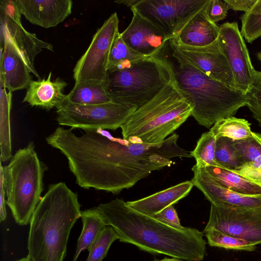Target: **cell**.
Here are the masks:
<instances>
[{"mask_svg": "<svg viewBox=\"0 0 261 261\" xmlns=\"http://www.w3.org/2000/svg\"><path fill=\"white\" fill-rule=\"evenodd\" d=\"M72 129L58 127L46 141L67 158L81 188L117 194L163 167L156 144L114 138L101 128L84 129L80 136Z\"/></svg>", "mask_w": 261, "mask_h": 261, "instance_id": "obj_1", "label": "cell"}, {"mask_svg": "<svg viewBox=\"0 0 261 261\" xmlns=\"http://www.w3.org/2000/svg\"><path fill=\"white\" fill-rule=\"evenodd\" d=\"M97 207L121 242L186 261H201L206 255L203 232L197 229L168 225L133 208L122 199L100 203Z\"/></svg>", "mask_w": 261, "mask_h": 261, "instance_id": "obj_2", "label": "cell"}, {"mask_svg": "<svg viewBox=\"0 0 261 261\" xmlns=\"http://www.w3.org/2000/svg\"><path fill=\"white\" fill-rule=\"evenodd\" d=\"M152 57L166 67L171 78L191 105L192 116L200 125L209 128L246 106L247 94L205 74L181 55L172 39Z\"/></svg>", "mask_w": 261, "mask_h": 261, "instance_id": "obj_3", "label": "cell"}, {"mask_svg": "<svg viewBox=\"0 0 261 261\" xmlns=\"http://www.w3.org/2000/svg\"><path fill=\"white\" fill-rule=\"evenodd\" d=\"M77 195L64 182L50 185L32 215L28 240L31 261H63L70 231L81 217Z\"/></svg>", "mask_w": 261, "mask_h": 261, "instance_id": "obj_4", "label": "cell"}, {"mask_svg": "<svg viewBox=\"0 0 261 261\" xmlns=\"http://www.w3.org/2000/svg\"><path fill=\"white\" fill-rule=\"evenodd\" d=\"M192 111L191 105L171 78L121 127L123 138L147 144L162 142L192 116Z\"/></svg>", "mask_w": 261, "mask_h": 261, "instance_id": "obj_5", "label": "cell"}, {"mask_svg": "<svg viewBox=\"0 0 261 261\" xmlns=\"http://www.w3.org/2000/svg\"><path fill=\"white\" fill-rule=\"evenodd\" d=\"M45 166L39 160L33 142L18 149L3 166L6 204L19 225L30 222L43 190Z\"/></svg>", "mask_w": 261, "mask_h": 261, "instance_id": "obj_6", "label": "cell"}, {"mask_svg": "<svg viewBox=\"0 0 261 261\" xmlns=\"http://www.w3.org/2000/svg\"><path fill=\"white\" fill-rule=\"evenodd\" d=\"M171 80L166 67L153 57L109 70L105 82L112 101L140 108Z\"/></svg>", "mask_w": 261, "mask_h": 261, "instance_id": "obj_7", "label": "cell"}, {"mask_svg": "<svg viewBox=\"0 0 261 261\" xmlns=\"http://www.w3.org/2000/svg\"><path fill=\"white\" fill-rule=\"evenodd\" d=\"M56 109V120L61 125L83 130H115L121 128L137 108L113 101L98 105H81L65 100Z\"/></svg>", "mask_w": 261, "mask_h": 261, "instance_id": "obj_8", "label": "cell"}, {"mask_svg": "<svg viewBox=\"0 0 261 261\" xmlns=\"http://www.w3.org/2000/svg\"><path fill=\"white\" fill-rule=\"evenodd\" d=\"M210 0H123L115 2L134 10L169 39L176 37L186 23Z\"/></svg>", "mask_w": 261, "mask_h": 261, "instance_id": "obj_9", "label": "cell"}, {"mask_svg": "<svg viewBox=\"0 0 261 261\" xmlns=\"http://www.w3.org/2000/svg\"><path fill=\"white\" fill-rule=\"evenodd\" d=\"M118 26L119 19L116 12H114L97 30L89 46L73 68L75 84L105 83L110 51L119 33Z\"/></svg>", "mask_w": 261, "mask_h": 261, "instance_id": "obj_10", "label": "cell"}, {"mask_svg": "<svg viewBox=\"0 0 261 261\" xmlns=\"http://www.w3.org/2000/svg\"><path fill=\"white\" fill-rule=\"evenodd\" d=\"M212 229L256 245L261 244V208L225 207L211 204L204 232Z\"/></svg>", "mask_w": 261, "mask_h": 261, "instance_id": "obj_11", "label": "cell"}, {"mask_svg": "<svg viewBox=\"0 0 261 261\" xmlns=\"http://www.w3.org/2000/svg\"><path fill=\"white\" fill-rule=\"evenodd\" d=\"M218 41L233 73L236 89L247 94L253 82L255 69L238 23L221 24Z\"/></svg>", "mask_w": 261, "mask_h": 261, "instance_id": "obj_12", "label": "cell"}, {"mask_svg": "<svg viewBox=\"0 0 261 261\" xmlns=\"http://www.w3.org/2000/svg\"><path fill=\"white\" fill-rule=\"evenodd\" d=\"M172 39L177 50L187 60L208 76L236 89L233 73L218 39L203 47L178 45Z\"/></svg>", "mask_w": 261, "mask_h": 261, "instance_id": "obj_13", "label": "cell"}, {"mask_svg": "<svg viewBox=\"0 0 261 261\" xmlns=\"http://www.w3.org/2000/svg\"><path fill=\"white\" fill-rule=\"evenodd\" d=\"M192 170L194 176L191 181L211 204L225 207L261 208V195H244L228 190L217 182L204 167L197 164L193 166Z\"/></svg>", "mask_w": 261, "mask_h": 261, "instance_id": "obj_14", "label": "cell"}, {"mask_svg": "<svg viewBox=\"0 0 261 261\" xmlns=\"http://www.w3.org/2000/svg\"><path fill=\"white\" fill-rule=\"evenodd\" d=\"M133 16L126 29L120 33L124 42L133 50L146 57H152L169 40L156 27L131 10Z\"/></svg>", "mask_w": 261, "mask_h": 261, "instance_id": "obj_15", "label": "cell"}, {"mask_svg": "<svg viewBox=\"0 0 261 261\" xmlns=\"http://www.w3.org/2000/svg\"><path fill=\"white\" fill-rule=\"evenodd\" d=\"M1 37V81L10 92L28 88L31 72L22 56L8 36Z\"/></svg>", "mask_w": 261, "mask_h": 261, "instance_id": "obj_16", "label": "cell"}, {"mask_svg": "<svg viewBox=\"0 0 261 261\" xmlns=\"http://www.w3.org/2000/svg\"><path fill=\"white\" fill-rule=\"evenodd\" d=\"M22 15L31 23L47 29L71 13V0H16Z\"/></svg>", "mask_w": 261, "mask_h": 261, "instance_id": "obj_17", "label": "cell"}, {"mask_svg": "<svg viewBox=\"0 0 261 261\" xmlns=\"http://www.w3.org/2000/svg\"><path fill=\"white\" fill-rule=\"evenodd\" d=\"M1 35L8 36L22 56L31 73L38 80L40 77L35 68L36 56L43 49L54 51L51 44L39 39L35 34L27 31L21 22L1 13Z\"/></svg>", "mask_w": 261, "mask_h": 261, "instance_id": "obj_18", "label": "cell"}, {"mask_svg": "<svg viewBox=\"0 0 261 261\" xmlns=\"http://www.w3.org/2000/svg\"><path fill=\"white\" fill-rule=\"evenodd\" d=\"M207 5L194 15L182 27L176 37L173 38L176 44L203 47L211 44L218 39L220 27L208 18L206 14Z\"/></svg>", "mask_w": 261, "mask_h": 261, "instance_id": "obj_19", "label": "cell"}, {"mask_svg": "<svg viewBox=\"0 0 261 261\" xmlns=\"http://www.w3.org/2000/svg\"><path fill=\"white\" fill-rule=\"evenodd\" d=\"M51 77L50 72L46 79L32 80L22 102L47 111L60 106L66 99V95L63 91L67 84L60 78L51 81Z\"/></svg>", "mask_w": 261, "mask_h": 261, "instance_id": "obj_20", "label": "cell"}, {"mask_svg": "<svg viewBox=\"0 0 261 261\" xmlns=\"http://www.w3.org/2000/svg\"><path fill=\"white\" fill-rule=\"evenodd\" d=\"M193 186L191 181L187 180L147 197L126 203L133 208L153 217L186 197Z\"/></svg>", "mask_w": 261, "mask_h": 261, "instance_id": "obj_21", "label": "cell"}, {"mask_svg": "<svg viewBox=\"0 0 261 261\" xmlns=\"http://www.w3.org/2000/svg\"><path fill=\"white\" fill-rule=\"evenodd\" d=\"M81 218L83 226L72 261H76L83 251L88 250L101 231L108 225L97 207L82 211Z\"/></svg>", "mask_w": 261, "mask_h": 261, "instance_id": "obj_22", "label": "cell"}, {"mask_svg": "<svg viewBox=\"0 0 261 261\" xmlns=\"http://www.w3.org/2000/svg\"><path fill=\"white\" fill-rule=\"evenodd\" d=\"M208 173L224 188L247 196L261 195V185L233 171L215 166L204 167Z\"/></svg>", "mask_w": 261, "mask_h": 261, "instance_id": "obj_23", "label": "cell"}, {"mask_svg": "<svg viewBox=\"0 0 261 261\" xmlns=\"http://www.w3.org/2000/svg\"><path fill=\"white\" fill-rule=\"evenodd\" d=\"M65 100L81 105H98L112 101L105 83L75 84L66 95Z\"/></svg>", "mask_w": 261, "mask_h": 261, "instance_id": "obj_24", "label": "cell"}, {"mask_svg": "<svg viewBox=\"0 0 261 261\" xmlns=\"http://www.w3.org/2000/svg\"><path fill=\"white\" fill-rule=\"evenodd\" d=\"M11 92H6L1 81L0 149L1 161L6 162L12 157L10 113Z\"/></svg>", "mask_w": 261, "mask_h": 261, "instance_id": "obj_25", "label": "cell"}, {"mask_svg": "<svg viewBox=\"0 0 261 261\" xmlns=\"http://www.w3.org/2000/svg\"><path fill=\"white\" fill-rule=\"evenodd\" d=\"M217 138L225 137L233 141L243 140L252 135L250 123L246 120L231 116L217 121L210 129Z\"/></svg>", "mask_w": 261, "mask_h": 261, "instance_id": "obj_26", "label": "cell"}, {"mask_svg": "<svg viewBox=\"0 0 261 261\" xmlns=\"http://www.w3.org/2000/svg\"><path fill=\"white\" fill-rule=\"evenodd\" d=\"M217 138L210 130L202 134L195 149L190 154L196 161L197 165L203 166L220 167L215 159Z\"/></svg>", "mask_w": 261, "mask_h": 261, "instance_id": "obj_27", "label": "cell"}, {"mask_svg": "<svg viewBox=\"0 0 261 261\" xmlns=\"http://www.w3.org/2000/svg\"><path fill=\"white\" fill-rule=\"evenodd\" d=\"M146 57L136 52L123 40L120 33L115 38L109 57L108 71L142 60Z\"/></svg>", "mask_w": 261, "mask_h": 261, "instance_id": "obj_28", "label": "cell"}, {"mask_svg": "<svg viewBox=\"0 0 261 261\" xmlns=\"http://www.w3.org/2000/svg\"><path fill=\"white\" fill-rule=\"evenodd\" d=\"M215 159L220 168L231 171L244 164L236 150L233 140L225 137L217 138Z\"/></svg>", "mask_w": 261, "mask_h": 261, "instance_id": "obj_29", "label": "cell"}, {"mask_svg": "<svg viewBox=\"0 0 261 261\" xmlns=\"http://www.w3.org/2000/svg\"><path fill=\"white\" fill-rule=\"evenodd\" d=\"M204 232L207 243L211 246L247 251H253L256 248L254 244L216 229H210Z\"/></svg>", "mask_w": 261, "mask_h": 261, "instance_id": "obj_30", "label": "cell"}, {"mask_svg": "<svg viewBox=\"0 0 261 261\" xmlns=\"http://www.w3.org/2000/svg\"><path fill=\"white\" fill-rule=\"evenodd\" d=\"M241 34L247 42L251 43L261 36V0L256 3L250 10L241 17Z\"/></svg>", "mask_w": 261, "mask_h": 261, "instance_id": "obj_31", "label": "cell"}, {"mask_svg": "<svg viewBox=\"0 0 261 261\" xmlns=\"http://www.w3.org/2000/svg\"><path fill=\"white\" fill-rule=\"evenodd\" d=\"M116 240H118V237L114 228L107 225L88 249L89 253L86 261H102L111 245Z\"/></svg>", "mask_w": 261, "mask_h": 261, "instance_id": "obj_32", "label": "cell"}, {"mask_svg": "<svg viewBox=\"0 0 261 261\" xmlns=\"http://www.w3.org/2000/svg\"><path fill=\"white\" fill-rule=\"evenodd\" d=\"M237 152L244 164L255 160L261 155V135L252 132L245 139L233 141Z\"/></svg>", "mask_w": 261, "mask_h": 261, "instance_id": "obj_33", "label": "cell"}, {"mask_svg": "<svg viewBox=\"0 0 261 261\" xmlns=\"http://www.w3.org/2000/svg\"><path fill=\"white\" fill-rule=\"evenodd\" d=\"M247 95L246 106L261 126V71L255 69L253 82Z\"/></svg>", "mask_w": 261, "mask_h": 261, "instance_id": "obj_34", "label": "cell"}, {"mask_svg": "<svg viewBox=\"0 0 261 261\" xmlns=\"http://www.w3.org/2000/svg\"><path fill=\"white\" fill-rule=\"evenodd\" d=\"M233 172L261 185V155L252 162L244 163Z\"/></svg>", "mask_w": 261, "mask_h": 261, "instance_id": "obj_35", "label": "cell"}, {"mask_svg": "<svg viewBox=\"0 0 261 261\" xmlns=\"http://www.w3.org/2000/svg\"><path fill=\"white\" fill-rule=\"evenodd\" d=\"M228 10L224 0H210L206 7V14L209 19L216 23L226 17Z\"/></svg>", "mask_w": 261, "mask_h": 261, "instance_id": "obj_36", "label": "cell"}, {"mask_svg": "<svg viewBox=\"0 0 261 261\" xmlns=\"http://www.w3.org/2000/svg\"><path fill=\"white\" fill-rule=\"evenodd\" d=\"M160 221L173 227L181 228L177 212L173 205H171L153 216Z\"/></svg>", "mask_w": 261, "mask_h": 261, "instance_id": "obj_37", "label": "cell"}, {"mask_svg": "<svg viewBox=\"0 0 261 261\" xmlns=\"http://www.w3.org/2000/svg\"><path fill=\"white\" fill-rule=\"evenodd\" d=\"M1 13L14 20L21 22V13L16 0H2L0 2Z\"/></svg>", "mask_w": 261, "mask_h": 261, "instance_id": "obj_38", "label": "cell"}, {"mask_svg": "<svg viewBox=\"0 0 261 261\" xmlns=\"http://www.w3.org/2000/svg\"><path fill=\"white\" fill-rule=\"evenodd\" d=\"M6 190L5 188L3 166L2 161L0 163V221H4L7 218L5 204Z\"/></svg>", "mask_w": 261, "mask_h": 261, "instance_id": "obj_39", "label": "cell"}, {"mask_svg": "<svg viewBox=\"0 0 261 261\" xmlns=\"http://www.w3.org/2000/svg\"><path fill=\"white\" fill-rule=\"evenodd\" d=\"M229 9L234 11H248L256 3V0H224Z\"/></svg>", "mask_w": 261, "mask_h": 261, "instance_id": "obj_40", "label": "cell"}, {"mask_svg": "<svg viewBox=\"0 0 261 261\" xmlns=\"http://www.w3.org/2000/svg\"><path fill=\"white\" fill-rule=\"evenodd\" d=\"M155 261H182V260L180 259L173 257L172 258H164V259H163L162 260H155Z\"/></svg>", "mask_w": 261, "mask_h": 261, "instance_id": "obj_41", "label": "cell"}, {"mask_svg": "<svg viewBox=\"0 0 261 261\" xmlns=\"http://www.w3.org/2000/svg\"><path fill=\"white\" fill-rule=\"evenodd\" d=\"M15 261H31V260L30 258H29V257L28 256H27L25 257H23L21 259L15 260Z\"/></svg>", "mask_w": 261, "mask_h": 261, "instance_id": "obj_42", "label": "cell"}, {"mask_svg": "<svg viewBox=\"0 0 261 261\" xmlns=\"http://www.w3.org/2000/svg\"><path fill=\"white\" fill-rule=\"evenodd\" d=\"M257 59L261 61V49L260 50L257 54Z\"/></svg>", "mask_w": 261, "mask_h": 261, "instance_id": "obj_43", "label": "cell"}]
</instances>
